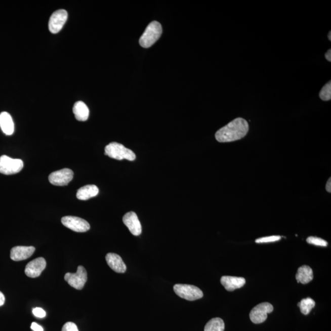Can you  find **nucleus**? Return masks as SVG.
I'll use <instances>...</instances> for the list:
<instances>
[{"instance_id": "obj_1", "label": "nucleus", "mask_w": 331, "mask_h": 331, "mask_svg": "<svg viewBox=\"0 0 331 331\" xmlns=\"http://www.w3.org/2000/svg\"><path fill=\"white\" fill-rule=\"evenodd\" d=\"M249 130L247 121L242 118H237L217 131L216 138L220 142H229L244 138Z\"/></svg>"}, {"instance_id": "obj_2", "label": "nucleus", "mask_w": 331, "mask_h": 331, "mask_svg": "<svg viewBox=\"0 0 331 331\" xmlns=\"http://www.w3.org/2000/svg\"><path fill=\"white\" fill-rule=\"evenodd\" d=\"M162 31L161 25L158 22L150 23L139 39V44L144 48L151 47L160 37Z\"/></svg>"}, {"instance_id": "obj_3", "label": "nucleus", "mask_w": 331, "mask_h": 331, "mask_svg": "<svg viewBox=\"0 0 331 331\" xmlns=\"http://www.w3.org/2000/svg\"><path fill=\"white\" fill-rule=\"evenodd\" d=\"M105 155L117 160L126 159L129 161H134L136 159L135 153L132 150L127 149L123 145L117 142H111L106 146Z\"/></svg>"}, {"instance_id": "obj_4", "label": "nucleus", "mask_w": 331, "mask_h": 331, "mask_svg": "<svg viewBox=\"0 0 331 331\" xmlns=\"http://www.w3.org/2000/svg\"><path fill=\"white\" fill-rule=\"evenodd\" d=\"M176 294L187 301H196L203 297V293L197 287L187 284H176L174 286Z\"/></svg>"}, {"instance_id": "obj_5", "label": "nucleus", "mask_w": 331, "mask_h": 331, "mask_svg": "<svg viewBox=\"0 0 331 331\" xmlns=\"http://www.w3.org/2000/svg\"><path fill=\"white\" fill-rule=\"evenodd\" d=\"M24 162L20 159H14L7 155L0 157V173L5 175H12L21 171Z\"/></svg>"}, {"instance_id": "obj_6", "label": "nucleus", "mask_w": 331, "mask_h": 331, "mask_svg": "<svg viewBox=\"0 0 331 331\" xmlns=\"http://www.w3.org/2000/svg\"><path fill=\"white\" fill-rule=\"evenodd\" d=\"M65 280L69 285L74 288L81 290L87 281V272L86 269L82 266H79L75 273L68 272L65 275Z\"/></svg>"}, {"instance_id": "obj_7", "label": "nucleus", "mask_w": 331, "mask_h": 331, "mask_svg": "<svg viewBox=\"0 0 331 331\" xmlns=\"http://www.w3.org/2000/svg\"><path fill=\"white\" fill-rule=\"evenodd\" d=\"M274 310V307L269 303H263L257 305L250 313V318L255 324L263 323L268 318V313Z\"/></svg>"}, {"instance_id": "obj_8", "label": "nucleus", "mask_w": 331, "mask_h": 331, "mask_svg": "<svg viewBox=\"0 0 331 331\" xmlns=\"http://www.w3.org/2000/svg\"><path fill=\"white\" fill-rule=\"evenodd\" d=\"M62 224L66 228L77 233H84L91 228L89 223L81 218L74 216H66L62 219Z\"/></svg>"}, {"instance_id": "obj_9", "label": "nucleus", "mask_w": 331, "mask_h": 331, "mask_svg": "<svg viewBox=\"0 0 331 331\" xmlns=\"http://www.w3.org/2000/svg\"><path fill=\"white\" fill-rule=\"evenodd\" d=\"M73 176V171L65 168L51 173L49 176V181L55 186H66L72 181Z\"/></svg>"}, {"instance_id": "obj_10", "label": "nucleus", "mask_w": 331, "mask_h": 331, "mask_svg": "<svg viewBox=\"0 0 331 331\" xmlns=\"http://www.w3.org/2000/svg\"><path fill=\"white\" fill-rule=\"evenodd\" d=\"M68 19V13L65 10L55 11L49 19V29L52 33L56 34L62 30Z\"/></svg>"}, {"instance_id": "obj_11", "label": "nucleus", "mask_w": 331, "mask_h": 331, "mask_svg": "<svg viewBox=\"0 0 331 331\" xmlns=\"http://www.w3.org/2000/svg\"><path fill=\"white\" fill-rule=\"evenodd\" d=\"M46 267V261L45 258H37L27 264L25 269V273L28 277L36 278L42 274Z\"/></svg>"}, {"instance_id": "obj_12", "label": "nucleus", "mask_w": 331, "mask_h": 331, "mask_svg": "<svg viewBox=\"0 0 331 331\" xmlns=\"http://www.w3.org/2000/svg\"><path fill=\"white\" fill-rule=\"evenodd\" d=\"M123 222L129 229L131 233L134 236H139L142 233V226L137 215L134 212L127 213L123 217Z\"/></svg>"}, {"instance_id": "obj_13", "label": "nucleus", "mask_w": 331, "mask_h": 331, "mask_svg": "<svg viewBox=\"0 0 331 331\" xmlns=\"http://www.w3.org/2000/svg\"><path fill=\"white\" fill-rule=\"evenodd\" d=\"M34 251H35V248L32 246H14L11 249L10 257L11 260L15 261L25 260L31 257Z\"/></svg>"}, {"instance_id": "obj_14", "label": "nucleus", "mask_w": 331, "mask_h": 331, "mask_svg": "<svg viewBox=\"0 0 331 331\" xmlns=\"http://www.w3.org/2000/svg\"><path fill=\"white\" fill-rule=\"evenodd\" d=\"M221 283L228 292L242 288L245 285L246 280L244 278L232 277V276H223L221 278Z\"/></svg>"}, {"instance_id": "obj_15", "label": "nucleus", "mask_w": 331, "mask_h": 331, "mask_svg": "<svg viewBox=\"0 0 331 331\" xmlns=\"http://www.w3.org/2000/svg\"><path fill=\"white\" fill-rule=\"evenodd\" d=\"M106 260L110 268L115 272L122 274L126 272V264L118 255L109 253L106 255Z\"/></svg>"}, {"instance_id": "obj_16", "label": "nucleus", "mask_w": 331, "mask_h": 331, "mask_svg": "<svg viewBox=\"0 0 331 331\" xmlns=\"http://www.w3.org/2000/svg\"><path fill=\"white\" fill-rule=\"evenodd\" d=\"M0 127L5 135L10 136L14 132V124L12 117L7 112L0 114Z\"/></svg>"}, {"instance_id": "obj_17", "label": "nucleus", "mask_w": 331, "mask_h": 331, "mask_svg": "<svg viewBox=\"0 0 331 331\" xmlns=\"http://www.w3.org/2000/svg\"><path fill=\"white\" fill-rule=\"evenodd\" d=\"M99 193V189L97 186L95 185H88L79 188L77 192V197L78 199L86 201L97 196Z\"/></svg>"}, {"instance_id": "obj_18", "label": "nucleus", "mask_w": 331, "mask_h": 331, "mask_svg": "<svg viewBox=\"0 0 331 331\" xmlns=\"http://www.w3.org/2000/svg\"><path fill=\"white\" fill-rule=\"evenodd\" d=\"M313 278L312 269L309 266L304 265L300 267L296 275V279L298 283L307 284Z\"/></svg>"}, {"instance_id": "obj_19", "label": "nucleus", "mask_w": 331, "mask_h": 331, "mask_svg": "<svg viewBox=\"0 0 331 331\" xmlns=\"http://www.w3.org/2000/svg\"><path fill=\"white\" fill-rule=\"evenodd\" d=\"M73 113L75 118L79 121H86L89 117V109L86 104L79 101L74 104Z\"/></svg>"}, {"instance_id": "obj_20", "label": "nucleus", "mask_w": 331, "mask_h": 331, "mask_svg": "<svg viewBox=\"0 0 331 331\" xmlns=\"http://www.w3.org/2000/svg\"><path fill=\"white\" fill-rule=\"evenodd\" d=\"M225 323L222 319L214 318L206 324L204 331H224Z\"/></svg>"}, {"instance_id": "obj_21", "label": "nucleus", "mask_w": 331, "mask_h": 331, "mask_svg": "<svg viewBox=\"0 0 331 331\" xmlns=\"http://www.w3.org/2000/svg\"><path fill=\"white\" fill-rule=\"evenodd\" d=\"M298 306L300 308L301 313L304 315H307L315 306V302L310 298L303 299L298 303Z\"/></svg>"}, {"instance_id": "obj_22", "label": "nucleus", "mask_w": 331, "mask_h": 331, "mask_svg": "<svg viewBox=\"0 0 331 331\" xmlns=\"http://www.w3.org/2000/svg\"><path fill=\"white\" fill-rule=\"evenodd\" d=\"M319 98L323 101H329L331 99V82L329 81L323 87L319 94Z\"/></svg>"}, {"instance_id": "obj_23", "label": "nucleus", "mask_w": 331, "mask_h": 331, "mask_svg": "<svg viewBox=\"0 0 331 331\" xmlns=\"http://www.w3.org/2000/svg\"><path fill=\"white\" fill-rule=\"evenodd\" d=\"M307 243L316 246H327V242L326 240L321 239V238L316 237H309L307 239Z\"/></svg>"}, {"instance_id": "obj_24", "label": "nucleus", "mask_w": 331, "mask_h": 331, "mask_svg": "<svg viewBox=\"0 0 331 331\" xmlns=\"http://www.w3.org/2000/svg\"><path fill=\"white\" fill-rule=\"evenodd\" d=\"M281 237L279 236H272L260 238L256 240V242L258 243H269V242H274L276 241L280 240Z\"/></svg>"}, {"instance_id": "obj_25", "label": "nucleus", "mask_w": 331, "mask_h": 331, "mask_svg": "<svg viewBox=\"0 0 331 331\" xmlns=\"http://www.w3.org/2000/svg\"><path fill=\"white\" fill-rule=\"evenodd\" d=\"M62 331H79L76 324L72 322H68L63 325Z\"/></svg>"}, {"instance_id": "obj_26", "label": "nucleus", "mask_w": 331, "mask_h": 331, "mask_svg": "<svg viewBox=\"0 0 331 331\" xmlns=\"http://www.w3.org/2000/svg\"><path fill=\"white\" fill-rule=\"evenodd\" d=\"M33 315L37 318H43L46 316V313L42 308L36 307L33 310Z\"/></svg>"}, {"instance_id": "obj_27", "label": "nucleus", "mask_w": 331, "mask_h": 331, "mask_svg": "<svg viewBox=\"0 0 331 331\" xmlns=\"http://www.w3.org/2000/svg\"><path fill=\"white\" fill-rule=\"evenodd\" d=\"M31 329L34 331H43V328L40 326L38 324H37L36 323H31Z\"/></svg>"}, {"instance_id": "obj_28", "label": "nucleus", "mask_w": 331, "mask_h": 331, "mask_svg": "<svg viewBox=\"0 0 331 331\" xmlns=\"http://www.w3.org/2000/svg\"><path fill=\"white\" fill-rule=\"evenodd\" d=\"M5 302V297L3 293L0 292V307L4 306Z\"/></svg>"}, {"instance_id": "obj_29", "label": "nucleus", "mask_w": 331, "mask_h": 331, "mask_svg": "<svg viewBox=\"0 0 331 331\" xmlns=\"http://www.w3.org/2000/svg\"><path fill=\"white\" fill-rule=\"evenodd\" d=\"M330 178H329V180H328L327 182V184L326 185V189L327 191V192L330 193L331 192V181H330Z\"/></svg>"}, {"instance_id": "obj_30", "label": "nucleus", "mask_w": 331, "mask_h": 331, "mask_svg": "<svg viewBox=\"0 0 331 331\" xmlns=\"http://www.w3.org/2000/svg\"><path fill=\"white\" fill-rule=\"evenodd\" d=\"M325 58H326V59L327 61H329V62H330L331 61V49H329V50L327 51L326 54H325Z\"/></svg>"}, {"instance_id": "obj_31", "label": "nucleus", "mask_w": 331, "mask_h": 331, "mask_svg": "<svg viewBox=\"0 0 331 331\" xmlns=\"http://www.w3.org/2000/svg\"><path fill=\"white\" fill-rule=\"evenodd\" d=\"M328 39L331 40V31H329V34H328Z\"/></svg>"}]
</instances>
